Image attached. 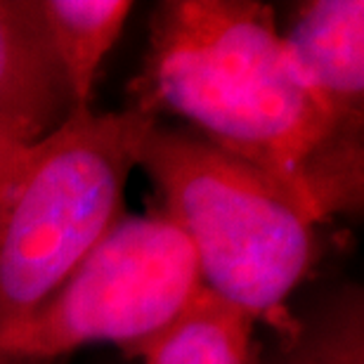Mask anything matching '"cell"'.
<instances>
[{
    "mask_svg": "<svg viewBox=\"0 0 364 364\" xmlns=\"http://www.w3.org/2000/svg\"><path fill=\"white\" fill-rule=\"evenodd\" d=\"M28 147H31V144H28L24 137H19L14 130L5 128L3 123H0V201H3L7 187L12 185L14 176H17Z\"/></svg>",
    "mask_w": 364,
    "mask_h": 364,
    "instance_id": "obj_10",
    "label": "cell"
},
{
    "mask_svg": "<svg viewBox=\"0 0 364 364\" xmlns=\"http://www.w3.org/2000/svg\"><path fill=\"white\" fill-rule=\"evenodd\" d=\"M137 166L192 244L203 287L258 324L287 322L291 294L322 256L317 218L267 173L189 128L154 121L137 144Z\"/></svg>",
    "mask_w": 364,
    "mask_h": 364,
    "instance_id": "obj_2",
    "label": "cell"
},
{
    "mask_svg": "<svg viewBox=\"0 0 364 364\" xmlns=\"http://www.w3.org/2000/svg\"><path fill=\"white\" fill-rule=\"evenodd\" d=\"M277 343L263 364H364V298L360 287H341L308 315L274 326Z\"/></svg>",
    "mask_w": 364,
    "mask_h": 364,
    "instance_id": "obj_9",
    "label": "cell"
},
{
    "mask_svg": "<svg viewBox=\"0 0 364 364\" xmlns=\"http://www.w3.org/2000/svg\"><path fill=\"white\" fill-rule=\"evenodd\" d=\"M294 67L348 144L364 130V3L308 0L294 5L282 31Z\"/></svg>",
    "mask_w": 364,
    "mask_h": 364,
    "instance_id": "obj_5",
    "label": "cell"
},
{
    "mask_svg": "<svg viewBox=\"0 0 364 364\" xmlns=\"http://www.w3.org/2000/svg\"><path fill=\"white\" fill-rule=\"evenodd\" d=\"M258 322L203 287L142 353V364H263Z\"/></svg>",
    "mask_w": 364,
    "mask_h": 364,
    "instance_id": "obj_8",
    "label": "cell"
},
{
    "mask_svg": "<svg viewBox=\"0 0 364 364\" xmlns=\"http://www.w3.org/2000/svg\"><path fill=\"white\" fill-rule=\"evenodd\" d=\"M201 289L192 244L161 210L121 215L48 301L0 324V353L55 360L114 343L142 358Z\"/></svg>",
    "mask_w": 364,
    "mask_h": 364,
    "instance_id": "obj_4",
    "label": "cell"
},
{
    "mask_svg": "<svg viewBox=\"0 0 364 364\" xmlns=\"http://www.w3.org/2000/svg\"><path fill=\"white\" fill-rule=\"evenodd\" d=\"M151 123L128 107L90 109L28 147L0 201V324L48 301L121 220Z\"/></svg>",
    "mask_w": 364,
    "mask_h": 364,
    "instance_id": "obj_3",
    "label": "cell"
},
{
    "mask_svg": "<svg viewBox=\"0 0 364 364\" xmlns=\"http://www.w3.org/2000/svg\"><path fill=\"white\" fill-rule=\"evenodd\" d=\"M38 7L67 85L71 114L90 112L102 62L135 5L128 0H38Z\"/></svg>",
    "mask_w": 364,
    "mask_h": 364,
    "instance_id": "obj_7",
    "label": "cell"
},
{
    "mask_svg": "<svg viewBox=\"0 0 364 364\" xmlns=\"http://www.w3.org/2000/svg\"><path fill=\"white\" fill-rule=\"evenodd\" d=\"M130 105L164 114L287 187L319 223L362 201V147L348 144L294 67L274 7L166 0L149 24Z\"/></svg>",
    "mask_w": 364,
    "mask_h": 364,
    "instance_id": "obj_1",
    "label": "cell"
},
{
    "mask_svg": "<svg viewBox=\"0 0 364 364\" xmlns=\"http://www.w3.org/2000/svg\"><path fill=\"white\" fill-rule=\"evenodd\" d=\"M69 116L38 0H0V123L36 144Z\"/></svg>",
    "mask_w": 364,
    "mask_h": 364,
    "instance_id": "obj_6",
    "label": "cell"
},
{
    "mask_svg": "<svg viewBox=\"0 0 364 364\" xmlns=\"http://www.w3.org/2000/svg\"><path fill=\"white\" fill-rule=\"evenodd\" d=\"M0 364H12V362H10V360H7V358H5V355H3V353H0Z\"/></svg>",
    "mask_w": 364,
    "mask_h": 364,
    "instance_id": "obj_11",
    "label": "cell"
}]
</instances>
